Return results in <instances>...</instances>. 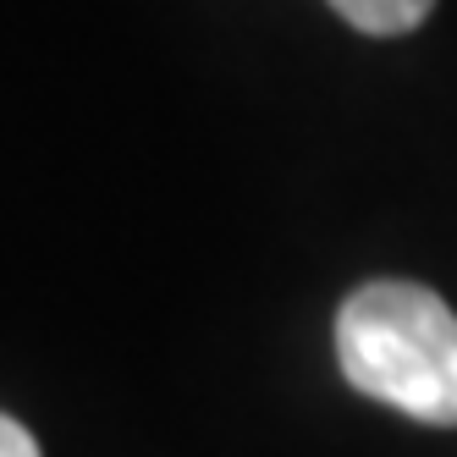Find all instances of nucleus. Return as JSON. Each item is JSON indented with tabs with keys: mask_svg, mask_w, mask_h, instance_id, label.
Returning <instances> with one entry per match:
<instances>
[{
	"mask_svg": "<svg viewBox=\"0 0 457 457\" xmlns=\"http://www.w3.org/2000/svg\"><path fill=\"white\" fill-rule=\"evenodd\" d=\"M337 364L353 391L419 424H457V309L419 281H370L337 314Z\"/></svg>",
	"mask_w": 457,
	"mask_h": 457,
	"instance_id": "f257e3e1",
	"label": "nucleus"
},
{
	"mask_svg": "<svg viewBox=\"0 0 457 457\" xmlns=\"http://www.w3.org/2000/svg\"><path fill=\"white\" fill-rule=\"evenodd\" d=\"M337 17L358 34H375V39H397V34H413V28L430 17L436 0H331Z\"/></svg>",
	"mask_w": 457,
	"mask_h": 457,
	"instance_id": "f03ea898",
	"label": "nucleus"
},
{
	"mask_svg": "<svg viewBox=\"0 0 457 457\" xmlns=\"http://www.w3.org/2000/svg\"><path fill=\"white\" fill-rule=\"evenodd\" d=\"M0 457H39V441L28 436L17 419H6V413H0Z\"/></svg>",
	"mask_w": 457,
	"mask_h": 457,
	"instance_id": "7ed1b4c3",
	"label": "nucleus"
}]
</instances>
